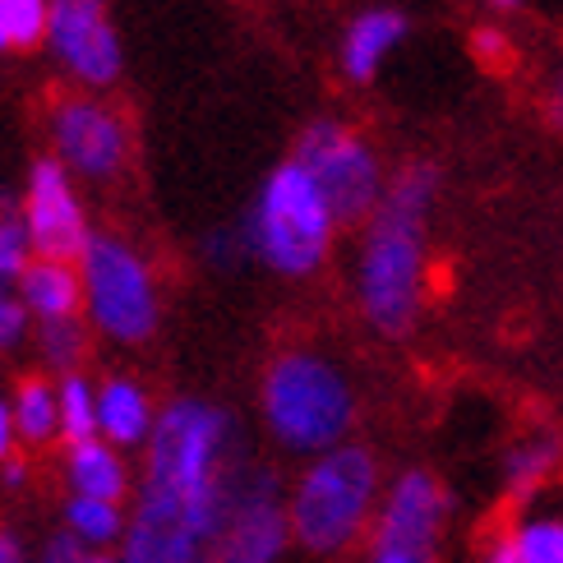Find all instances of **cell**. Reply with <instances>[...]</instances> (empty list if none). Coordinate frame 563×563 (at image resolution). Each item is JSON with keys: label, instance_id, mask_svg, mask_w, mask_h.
I'll list each match as a JSON object with an SVG mask.
<instances>
[{"label": "cell", "instance_id": "6da1fadb", "mask_svg": "<svg viewBox=\"0 0 563 563\" xmlns=\"http://www.w3.org/2000/svg\"><path fill=\"white\" fill-rule=\"evenodd\" d=\"M439 195V167H402L374 208L361 245V310L384 338H402L426 296V218Z\"/></svg>", "mask_w": 563, "mask_h": 563}, {"label": "cell", "instance_id": "7a4b0ae2", "mask_svg": "<svg viewBox=\"0 0 563 563\" xmlns=\"http://www.w3.org/2000/svg\"><path fill=\"white\" fill-rule=\"evenodd\" d=\"M227 449H231V420L208 407L180 397L157 416L148 443V495H167L190 508V518L208 541H218L227 518Z\"/></svg>", "mask_w": 563, "mask_h": 563}, {"label": "cell", "instance_id": "3957f363", "mask_svg": "<svg viewBox=\"0 0 563 563\" xmlns=\"http://www.w3.org/2000/svg\"><path fill=\"white\" fill-rule=\"evenodd\" d=\"M264 416L268 430L296 453H333L351 430V388L338 365L314 351H282L264 374Z\"/></svg>", "mask_w": 563, "mask_h": 563}, {"label": "cell", "instance_id": "277c9868", "mask_svg": "<svg viewBox=\"0 0 563 563\" xmlns=\"http://www.w3.org/2000/svg\"><path fill=\"white\" fill-rule=\"evenodd\" d=\"M333 231H338V218H333V208H328L323 190L291 157L264 180L254 218L245 227V245L277 273L305 277L328 260Z\"/></svg>", "mask_w": 563, "mask_h": 563}, {"label": "cell", "instance_id": "5b68a950", "mask_svg": "<svg viewBox=\"0 0 563 563\" xmlns=\"http://www.w3.org/2000/svg\"><path fill=\"white\" fill-rule=\"evenodd\" d=\"M374 481H379V466L365 449L346 443V449L323 453L310 472L300 476L287 522L291 536L314 550V554H338L342 545H351L365 531L369 504H374Z\"/></svg>", "mask_w": 563, "mask_h": 563}, {"label": "cell", "instance_id": "8992f818", "mask_svg": "<svg viewBox=\"0 0 563 563\" xmlns=\"http://www.w3.org/2000/svg\"><path fill=\"white\" fill-rule=\"evenodd\" d=\"M84 310L115 342H144L157 328V287L139 250L115 236H92L84 260Z\"/></svg>", "mask_w": 563, "mask_h": 563}, {"label": "cell", "instance_id": "52a82bcc", "mask_svg": "<svg viewBox=\"0 0 563 563\" xmlns=\"http://www.w3.org/2000/svg\"><path fill=\"white\" fill-rule=\"evenodd\" d=\"M296 162L314 176L328 208H333L338 227L369 222L374 208L384 203V190H388L384 167H379V157H374V148L356 130H346L338 121L305 125L300 144H296Z\"/></svg>", "mask_w": 563, "mask_h": 563}, {"label": "cell", "instance_id": "ba28073f", "mask_svg": "<svg viewBox=\"0 0 563 563\" xmlns=\"http://www.w3.org/2000/svg\"><path fill=\"white\" fill-rule=\"evenodd\" d=\"M287 518L277 504V481L260 466H231L227 518L213 541V563H273L287 541Z\"/></svg>", "mask_w": 563, "mask_h": 563}, {"label": "cell", "instance_id": "9c48e42d", "mask_svg": "<svg viewBox=\"0 0 563 563\" xmlns=\"http://www.w3.org/2000/svg\"><path fill=\"white\" fill-rule=\"evenodd\" d=\"M23 231H29L33 260L79 264L92 241L84 203L69 185L60 157H37L29 172V195H23Z\"/></svg>", "mask_w": 563, "mask_h": 563}, {"label": "cell", "instance_id": "30bf717a", "mask_svg": "<svg viewBox=\"0 0 563 563\" xmlns=\"http://www.w3.org/2000/svg\"><path fill=\"white\" fill-rule=\"evenodd\" d=\"M52 144L65 162V172H79L88 180H107L125 167L130 157V125L125 115L107 107L102 98H60L52 107Z\"/></svg>", "mask_w": 563, "mask_h": 563}, {"label": "cell", "instance_id": "8fae6325", "mask_svg": "<svg viewBox=\"0 0 563 563\" xmlns=\"http://www.w3.org/2000/svg\"><path fill=\"white\" fill-rule=\"evenodd\" d=\"M46 46L60 65L88 88H107L121 79L125 52L107 14V0H52V23H46Z\"/></svg>", "mask_w": 563, "mask_h": 563}, {"label": "cell", "instance_id": "7c38bea8", "mask_svg": "<svg viewBox=\"0 0 563 563\" xmlns=\"http://www.w3.org/2000/svg\"><path fill=\"white\" fill-rule=\"evenodd\" d=\"M443 508H449L443 485L430 472H407L393 485L384 518L374 527V554H407L416 563H430Z\"/></svg>", "mask_w": 563, "mask_h": 563}, {"label": "cell", "instance_id": "4fadbf2b", "mask_svg": "<svg viewBox=\"0 0 563 563\" xmlns=\"http://www.w3.org/2000/svg\"><path fill=\"white\" fill-rule=\"evenodd\" d=\"M125 563H213V541L199 531L185 504L144 489L125 541Z\"/></svg>", "mask_w": 563, "mask_h": 563}, {"label": "cell", "instance_id": "5bb4252c", "mask_svg": "<svg viewBox=\"0 0 563 563\" xmlns=\"http://www.w3.org/2000/svg\"><path fill=\"white\" fill-rule=\"evenodd\" d=\"M19 300H23V310L42 323L79 319L84 273L75 264H60V260H29V268L19 273Z\"/></svg>", "mask_w": 563, "mask_h": 563}, {"label": "cell", "instance_id": "9a60e30c", "mask_svg": "<svg viewBox=\"0 0 563 563\" xmlns=\"http://www.w3.org/2000/svg\"><path fill=\"white\" fill-rule=\"evenodd\" d=\"M402 37H407V19L397 10H369V14H361L346 29V37H342V75L351 84L374 79V75H379V65L388 60V52Z\"/></svg>", "mask_w": 563, "mask_h": 563}, {"label": "cell", "instance_id": "2e32d148", "mask_svg": "<svg viewBox=\"0 0 563 563\" xmlns=\"http://www.w3.org/2000/svg\"><path fill=\"white\" fill-rule=\"evenodd\" d=\"M14 434L29 449H46L60 434V393L46 374H23L14 384Z\"/></svg>", "mask_w": 563, "mask_h": 563}, {"label": "cell", "instance_id": "e0dca14e", "mask_svg": "<svg viewBox=\"0 0 563 563\" xmlns=\"http://www.w3.org/2000/svg\"><path fill=\"white\" fill-rule=\"evenodd\" d=\"M65 472H69V485H75L79 499H98V504L121 508V499H125V466H121V457L107 449V443L92 439V443L69 449Z\"/></svg>", "mask_w": 563, "mask_h": 563}, {"label": "cell", "instance_id": "ac0fdd59", "mask_svg": "<svg viewBox=\"0 0 563 563\" xmlns=\"http://www.w3.org/2000/svg\"><path fill=\"white\" fill-rule=\"evenodd\" d=\"M153 426V411H148V397L139 384L130 379H107L98 388V430L111 443H139Z\"/></svg>", "mask_w": 563, "mask_h": 563}, {"label": "cell", "instance_id": "d6986e66", "mask_svg": "<svg viewBox=\"0 0 563 563\" xmlns=\"http://www.w3.org/2000/svg\"><path fill=\"white\" fill-rule=\"evenodd\" d=\"M60 393V439L65 449H79V443L98 439V393L84 374H69V379L56 384Z\"/></svg>", "mask_w": 563, "mask_h": 563}, {"label": "cell", "instance_id": "ffe728a7", "mask_svg": "<svg viewBox=\"0 0 563 563\" xmlns=\"http://www.w3.org/2000/svg\"><path fill=\"white\" fill-rule=\"evenodd\" d=\"M37 351L42 361L60 369L65 379L69 374H79V365L88 361V328L79 319H60V323H42L37 328Z\"/></svg>", "mask_w": 563, "mask_h": 563}, {"label": "cell", "instance_id": "44dd1931", "mask_svg": "<svg viewBox=\"0 0 563 563\" xmlns=\"http://www.w3.org/2000/svg\"><path fill=\"white\" fill-rule=\"evenodd\" d=\"M554 466H559V443L554 439H541V443H527V449H518V453H512V462H508L512 499H522L541 481H550Z\"/></svg>", "mask_w": 563, "mask_h": 563}, {"label": "cell", "instance_id": "7402d4cb", "mask_svg": "<svg viewBox=\"0 0 563 563\" xmlns=\"http://www.w3.org/2000/svg\"><path fill=\"white\" fill-rule=\"evenodd\" d=\"M0 19H5L10 46H37V42H46L52 0H0Z\"/></svg>", "mask_w": 563, "mask_h": 563}, {"label": "cell", "instance_id": "603a6c76", "mask_svg": "<svg viewBox=\"0 0 563 563\" xmlns=\"http://www.w3.org/2000/svg\"><path fill=\"white\" fill-rule=\"evenodd\" d=\"M69 527H75L79 541L107 545V541H115V536H121V508L75 495V504H69Z\"/></svg>", "mask_w": 563, "mask_h": 563}, {"label": "cell", "instance_id": "cb8c5ba5", "mask_svg": "<svg viewBox=\"0 0 563 563\" xmlns=\"http://www.w3.org/2000/svg\"><path fill=\"white\" fill-rule=\"evenodd\" d=\"M512 550L522 563H563V522H531L512 531Z\"/></svg>", "mask_w": 563, "mask_h": 563}, {"label": "cell", "instance_id": "d4e9b609", "mask_svg": "<svg viewBox=\"0 0 563 563\" xmlns=\"http://www.w3.org/2000/svg\"><path fill=\"white\" fill-rule=\"evenodd\" d=\"M33 260V245H29V231H23V218H0V287L10 277H19Z\"/></svg>", "mask_w": 563, "mask_h": 563}, {"label": "cell", "instance_id": "484cf974", "mask_svg": "<svg viewBox=\"0 0 563 563\" xmlns=\"http://www.w3.org/2000/svg\"><path fill=\"white\" fill-rule=\"evenodd\" d=\"M23 328H29V310H23V300L0 287V351L14 346L23 338Z\"/></svg>", "mask_w": 563, "mask_h": 563}, {"label": "cell", "instance_id": "4316f807", "mask_svg": "<svg viewBox=\"0 0 563 563\" xmlns=\"http://www.w3.org/2000/svg\"><path fill=\"white\" fill-rule=\"evenodd\" d=\"M42 563H84V541L79 536H52Z\"/></svg>", "mask_w": 563, "mask_h": 563}, {"label": "cell", "instance_id": "83f0119b", "mask_svg": "<svg viewBox=\"0 0 563 563\" xmlns=\"http://www.w3.org/2000/svg\"><path fill=\"white\" fill-rule=\"evenodd\" d=\"M545 107H550V121L563 130V65L554 69V79H550V102Z\"/></svg>", "mask_w": 563, "mask_h": 563}, {"label": "cell", "instance_id": "f1b7e54d", "mask_svg": "<svg viewBox=\"0 0 563 563\" xmlns=\"http://www.w3.org/2000/svg\"><path fill=\"white\" fill-rule=\"evenodd\" d=\"M10 449H14V411L0 402V462H10Z\"/></svg>", "mask_w": 563, "mask_h": 563}, {"label": "cell", "instance_id": "f546056e", "mask_svg": "<svg viewBox=\"0 0 563 563\" xmlns=\"http://www.w3.org/2000/svg\"><path fill=\"white\" fill-rule=\"evenodd\" d=\"M0 563H23V550L10 531H0Z\"/></svg>", "mask_w": 563, "mask_h": 563}, {"label": "cell", "instance_id": "4dcf8cb0", "mask_svg": "<svg viewBox=\"0 0 563 563\" xmlns=\"http://www.w3.org/2000/svg\"><path fill=\"white\" fill-rule=\"evenodd\" d=\"M374 563H416V559H407V554H379Z\"/></svg>", "mask_w": 563, "mask_h": 563}, {"label": "cell", "instance_id": "1f68e13d", "mask_svg": "<svg viewBox=\"0 0 563 563\" xmlns=\"http://www.w3.org/2000/svg\"><path fill=\"white\" fill-rule=\"evenodd\" d=\"M489 5H499V10H518L522 0H489Z\"/></svg>", "mask_w": 563, "mask_h": 563}, {"label": "cell", "instance_id": "d6a6232c", "mask_svg": "<svg viewBox=\"0 0 563 563\" xmlns=\"http://www.w3.org/2000/svg\"><path fill=\"white\" fill-rule=\"evenodd\" d=\"M84 563H115V559H102V554H84Z\"/></svg>", "mask_w": 563, "mask_h": 563}, {"label": "cell", "instance_id": "836d02e7", "mask_svg": "<svg viewBox=\"0 0 563 563\" xmlns=\"http://www.w3.org/2000/svg\"><path fill=\"white\" fill-rule=\"evenodd\" d=\"M5 46H10V37H5V19H0V52H5Z\"/></svg>", "mask_w": 563, "mask_h": 563}]
</instances>
